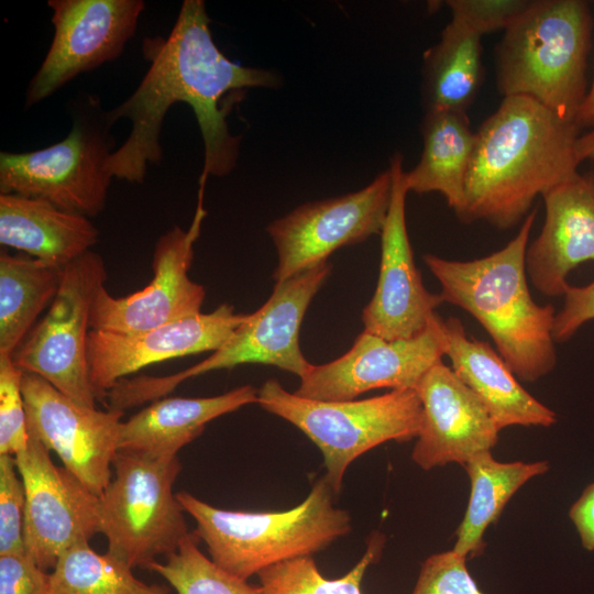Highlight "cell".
Wrapping results in <instances>:
<instances>
[{
  "instance_id": "6da1fadb",
  "label": "cell",
  "mask_w": 594,
  "mask_h": 594,
  "mask_svg": "<svg viewBox=\"0 0 594 594\" xmlns=\"http://www.w3.org/2000/svg\"><path fill=\"white\" fill-rule=\"evenodd\" d=\"M142 53L150 62L146 74L130 97L107 111L113 124L122 118L132 122L129 136L109 158L108 172L143 183L148 165L162 161L160 136L168 109L184 102L193 109L204 140L199 185L209 176L228 175L237 164L241 138L229 132L230 108L221 101L248 88H275L280 84L277 74L230 61L213 42L202 0L183 1L170 33L144 37Z\"/></svg>"
},
{
  "instance_id": "7a4b0ae2",
  "label": "cell",
  "mask_w": 594,
  "mask_h": 594,
  "mask_svg": "<svg viewBox=\"0 0 594 594\" xmlns=\"http://www.w3.org/2000/svg\"><path fill=\"white\" fill-rule=\"evenodd\" d=\"M463 204L464 223L507 230L524 221L534 200L579 170L581 128L527 96L504 97L475 132Z\"/></svg>"
},
{
  "instance_id": "3957f363",
  "label": "cell",
  "mask_w": 594,
  "mask_h": 594,
  "mask_svg": "<svg viewBox=\"0 0 594 594\" xmlns=\"http://www.w3.org/2000/svg\"><path fill=\"white\" fill-rule=\"evenodd\" d=\"M536 216L532 209L515 238L487 256L455 261L424 255L443 301L476 319L516 377L525 382L546 376L557 364V311L551 304L536 302L527 283L525 258Z\"/></svg>"
},
{
  "instance_id": "277c9868",
  "label": "cell",
  "mask_w": 594,
  "mask_h": 594,
  "mask_svg": "<svg viewBox=\"0 0 594 594\" xmlns=\"http://www.w3.org/2000/svg\"><path fill=\"white\" fill-rule=\"evenodd\" d=\"M592 32L587 1L532 0L496 47L499 94L531 97L575 122L588 88Z\"/></svg>"
},
{
  "instance_id": "5b68a950",
  "label": "cell",
  "mask_w": 594,
  "mask_h": 594,
  "mask_svg": "<svg viewBox=\"0 0 594 594\" xmlns=\"http://www.w3.org/2000/svg\"><path fill=\"white\" fill-rule=\"evenodd\" d=\"M336 495L326 476L299 505L284 512L228 510L185 491L176 494L210 559L243 580L279 562L311 557L349 534L350 514L334 506Z\"/></svg>"
},
{
  "instance_id": "8992f818",
  "label": "cell",
  "mask_w": 594,
  "mask_h": 594,
  "mask_svg": "<svg viewBox=\"0 0 594 594\" xmlns=\"http://www.w3.org/2000/svg\"><path fill=\"white\" fill-rule=\"evenodd\" d=\"M331 271L332 265L326 262L276 282L263 306L249 314L246 320L207 359L172 375L123 378L109 391L108 407L124 411L162 398L186 380L242 364L275 366L302 377L311 364L300 349V326L311 300Z\"/></svg>"
},
{
  "instance_id": "52a82bcc",
  "label": "cell",
  "mask_w": 594,
  "mask_h": 594,
  "mask_svg": "<svg viewBox=\"0 0 594 594\" xmlns=\"http://www.w3.org/2000/svg\"><path fill=\"white\" fill-rule=\"evenodd\" d=\"M73 125L47 147L0 153V194H16L92 218L106 206L112 175L107 165L116 151L107 111L97 96L82 92L72 101Z\"/></svg>"
},
{
  "instance_id": "ba28073f",
  "label": "cell",
  "mask_w": 594,
  "mask_h": 594,
  "mask_svg": "<svg viewBox=\"0 0 594 594\" xmlns=\"http://www.w3.org/2000/svg\"><path fill=\"white\" fill-rule=\"evenodd\" d=\"M257 404L305 433L320 450L326 477L338 494L348 466L387 441H409L421 428L422 406L416 389L341 402H324L287 392L274 378L257 391Z\"/></svg>"
},
{
  "instance_id": "9c48e42d",
  "label": "cell",
  "mask_w": 594,
  "mask_h": 594,
  "mask_svg": "<svg viewBox=\"0 0 594 594\" xmlns=\"http://www.w3.org/2000/svg\"><path fill=\"white\" fill-rule=\"evenodd\" d=\"M112 466V479L99 496L107 552L132 569L148 570L190 534L185 510L173 493L180 462L177 457L119 449Z\"/></svg>"
},
{
  "instance_id": "30bf717a",
  "label": "cell",
  "mask_w": 594,
  "mask_h": 594,
  "mask_svg": "<svg viewBox=\"0 0 594 594\" xmlns=\"http://www.w3.org/2000/svg\"><path fill=\"white\" fill-rule=\"evenodd\" d=\"M102 257L88 251L64 266L47 314L12 355L23 372L41 376L75 402L96 407L88 367L91 306L105 285Z\"/></svg>"
},
{
  "instance_id": "8fae6325",
  "label": "cell",
  "mask_w": 594,
  "mask_h": 594,
  "mask_svg": "<svg viewBox=\"0 0 594 594\" xmlns=\"http://www.w3.org/2000/svg\"><path fill=\"white\" fill-rule=\"evenodd\" d=\"M392 185L388 168L360 190L304 204L272 221L266 230L277 251L273 279L282 282L328 262L340 248L381 234Z\"/></svg>"
},
{
  "instance_id": "7c38bea8",
  "label": "cell",
  "mask_w": 594,
  "mask_h": 594,
  "mask_svg": "<svg viewBox=\"0 0 594 594\" xmlns=\"http://www.w3.org/2000/svg\"><path fill=\"white\" fill-rule=\"evenodd\" d=\"M204 191L205 185H199L198 204L189 228L174 226L156 241L150 284L118 298L111 296L105 285L100 287L91 306L90 330L133 334L201 312L206 290L191 280L188 272L207 215L202 206Z\"/></svg>"
},
{
  "instance_id": "4fadbf2b",
  "label": "cell",
  "mask_w": 594,
  "mask_h": 594,
  "mask_svg": "<svg viewBox=\"0 0 594 594\" xmlns=\"http://www.w3.org/2000/svg\"><path fill=\"white\" fill-rule=\"evenodd\" d=\"M444 320L436 312L428 327L409 339L387 340L364 331L349 351L300 377L295 394L316 400L355 399L376 388L417 389L446 353Z\"/></svg>"
},
{
  "instance_id": "5bb4252c",
  "label": "cell",
  "mask_w": 594,
  "mask_h": 594,
  "mask_svg": "<svg viewBox=\"0 0 594 594\" xmlns=\"http://www.w3.org/2000/svg\"><path fill=\"white\" fill-rule=\"evenodd\" d=\"M22 394L28 433L54 451L68 472L100 496L113 475L123 411L81 405L26 372Z\"/></svg>"
},
{
  "instance_id": "9a60e30c",
  "label": "cell",
  "mask_w": 594,
  "mask_h": 594,
  "mask_svg": "<svg viewBox=\"0 0 594 594\" xmlns=\"http://www.w3.org/2000/svg\"><path fill=\"white\" fill-rule=\"evenodd\" d=\"M25 490L24 548L43 570L75 544L100 532V499L29 435L28 448L15 457Z\"/></svg>"
},
{
  "instance_id": "2e32d148",
  "label": "cell",
  "mask_w": 594,
  "mask_h": 594,
  "mask_svg": "<svg viewBox=\"0 0 594 594\" xmlns=\"http://www.w3.org/2000/svg\"><path fill=\"white\" fill-rule=\"evenodd\" d=\"M54 36L30 80L25 108L65 86L78 75L118 58L133 36L142 0H48Z\"/></svg>"
},
{
  "instance_id": "e0dca14e",
  "label": "cell",
  "mask_w": 594,
  "mask_h": 594,
  "mask_svg": "<svg viewBox=\"0 0 594 594\" xmlns=\"http://www.w3.org/2000/svg\"><path fill=\"white\" fill-rule=\"evenodd\" d=\"M393 185L385 223L381 232V263L376 288L364 307V331L387 340L409 339L422 332L436 309L443 304L440 294L430 293L418 271L406 224V196L403 155L392 157Z\"/></svg>"
},
{
  "instance_id": "ac0fdd59",
  "label": "cell",
  "mask_w": 594,
  "mask_h": 594,
  "mask_svg": "<svg viewBox=\"0 0 594 594\" xmlns=\"http://www.w3.org/2000/svg\"><path fill=\"white\" fill-rule=\"evenodd\" d=\"M248 316L235 312L230 304H221L211 312H200L145 332L90 330L88 367L97 400L107 406V395L119 381L151 364L215 352Z\"/></svg>"
},
{
  "instance_id": "d6986e66",
  "label": "cell",
  "mask_w": 594,
  "mask_h": 594,
  "mask_svg": "<svg viewBox=\"0 0 594 594\" xmlns=\"http://www.w3.org/2000/svg\"><path fill=\"white\" fill-rule=\"evenodd\" d=\"M416 391L422 421L411 459L419 468L464 465L495 447L499 428L481 399L442 360L426 373Z\"/></svg>"
},
{
  "instance_id": "ffe728a7",
  "label": "cell",
  "mask_w": 594,
  "mask_h": 594,
  "mask_svg": "<svg viewBox=\"0 0 594 594\" xmlns=\"http://www.w3.org/2000/svg\"><path fill=\"white\" fill-rule=\"evenodd\" d=\"M546 216L528 244L526 272L544 296H563L569 274L594 262V172L580 173L542 195Z\"/></svg>"
},
{
  "instance_id": "44dd1931",
  "label": "cell",
  "mask_w": 594,
  "mask_h": 594,
  "mask_svg": "<svg viewBox=\"0 0 594 594\" xmlns=\"http://www.w3.org/2000/svg\"><path fill=\"white\" fill-rule=\"evenodd\" d=\"M446 353L454 374L481 399L499 430L551 427L556 413L529 394L488 343L469 337L459 318L444 320Z\"/></svg>"
},
{
  "instance_id": "7402d4cb",
  "label": "cell",
  "mask_w": 594,
  "mask_h": 594,
  "mask_svg": "<svg viewBox=\"0 0 594 594\" xmlns=\"http://www.w3.org/2000/svg\"><path fill=\"white\" fill-rule=\"evenodd\" d=\"M253 403H257V389L251 385L212 397L160 398L122 422L119 449L177 457L208 422Z\"/></svg>"
},
{
  "instance_id": "603a6c76",
  "label": "cell",
  "mask_w": 594,
  "mask_h": 594,
  "mask_svg": "<svg viewBox=\"0 0 594 594\" xmlns=\"http://www.w3.org/2000/svg\"><path fill=\"white\" fill-rule=\"evenodd\" d=\"M89 218L16 194H0V243L64 267L97 243Z\"/></svg>"
},
{
  "instance_id": "cb8c5ba5",
  "label": "cell",
  "mask_w": 594,
  "mask_h": 594,
  "mask_svg": "<svg viewBox=\"0 0 594 594\" xmlns=\"http://www.w3.org/2000/svg\"><path fill=\"white\" fill-rule=\"evenodd\" d=\"M421 134L420 160L405 172L408 193H439L457 213L463 204L476 134L466 113L452 111H427Z\"/></svg>"
},
{
  "instance_id": "d4e9b609",
  "label": "cell",
  "mask_w": 594,
  "mask_h": 594,
  "mask_svg": "<svg viewBox=\"0 0 594 594\" xmlns=\"http://www.w3.org/2000/svg\"><path fill=\"white\" fill-rule=\"evenodd\" d=\"M481 37L451 20L440 41L424 53L426 112H468L484 77Z\"/></svg>"
},
{
  "instance_id": "484cf974",
  "label": "cell",
  "mask_w": 594,
  "mask_h": 594,
  "mask_svg": "<svg viewBox=\"0 0 594 594\" xmlns=\"http://www.w3.org/2000/svg\"><path fill=\"white\" fill-rule=\"evenodd\" d=\"M463 468L470 477L471 493L452 549L461 556L474 558L484 551L487 527L498 519L506 504L524 484L549 470V463L499 462L491 452H484L472 458Z\"/></svg>"
},
{
  "instance_id": "4316f807",
  "label": "cell",
  "mask_w": 594,
  "mask_h": 594,
  "mask_svg": "<svg viewBox=\"0 0 594 594\" xmlns=\"http://www.w3.org/2000/svg\"><path fill=\"white\" fill-rule=\"evenodd\" d=\"M64 267L0 252V355L12 356L53 301Z\"/></svg>"
},
{
  "instance_id": "83f0119b",
  "label": "cell",
  "mask_w": 594,
  "mask_h": 594,
  "mask_svg": "<svg viewBox=\"0 0 594 594\" xmlns=\"http://www.w3.org/2000/svg\"><path fill=\"white\" fill-rule=\"evenodd\" d=\"M51 594H170L167 587L146 584L132 568L82 542L67 549L51 572Z\"/></svg>"
},
{
  "instance_id": "f1b7e54d",
  "label": "cell",
  "mask_w": 594,
  "mask_h": 594,
  "mask_svg": "<svg viewBox=\"0 0 594 594\" xmlns=\"http://www.w3.org/2000/svg\"><path fill=\"white\" fill-rule=\"evenodd\" d=\"M383 544V535L373 536L360 561L338 579L324 578L312 557L279 562L257 574L258 594H362L363 576L381 554Z\"/></svg>"
},
{
  "instance_id": "f546056e",
  "label": "cell",
  "mask_w": 594,
  "mask_h": 594,
  "mask_svg": "<svg viewBox=\"0 0 594 594\" xmlns=\"http://www.w3.org/2000/svg\"><path fill=\"white\" fill-rule=\"evenodd\" d=\"M198 537L191 532L178 549L156 561L150 571L165 579L177 594H258V586L248 583L218 566L198 548Z\"/></svg>"
},
{
  "instance_id": "4dcf8cb0",
  "label": "cell",
  "mask_w": 594,
  "mask_h": 594,
  "mask_svg": "<svg viewBox=\"0 0 594 594\" xmlns=\"http://www.w3.org/2000/svg\"><path fill=\"white\" fill-rule=\"evenodd\" d=\"M22 375L12 356L0 355V454L15 457L29 444Z\"/></svg>"
},
{
  "instance_id": "1f68e13d",
  "label": "cell",
  "mask_w": 594,
  "mask_h": 594,
  "mask_svg": "<svg viewBox=\"0 0 594 594\" xmlns=\"http://www.w3.org/2000/svg\"><path fill=\"white\" fill-rule=\"evenodd\" d=\"M13 455L0 454V554L25 552V490Z\"/></svg>"
},
{
  "instance_id": "d6a6232c",
  "label": "cell",
  "mask_w": 594,
  "mask_h": 594,
  "mask_svg": "<svg viewBox=\"0 0 594 594\" xmlns=\"http://www.w3.org/2000/svg\"><path fill=\"white\" fill-rule=\"evenodd\" d=\"M411 594H485L466 566V557L453 549L435 553L421 565Z\"/></svg>"
},
{
  "instance_id": "836d02e7",
  "label": "cell",
  "mask_w": 594,
  "mask_h": 594,
  "mask_svg": "<svg viewBox=\"0 0 594 594\" xmlns=\"http://www.w3.org/2000/svg\"><path fill=\"white\" fill-rule=\"evenodd\" d=\"M532 0H448L453 21L475 34H484L512 26L528 9Z\"/></svg>"
},
{
  "instance_id": "e575fe53",
  "label": "cell",
  "mask_w": 594,
  "mask_h": 594,
  "mask_svg": "<svg viewBox=\"0 0 594 594\" xmlns=\"http://www.w3.org/2000/svg\"><path fill=\"white\" fill-rule=\"evenodd\" d=\"M0 594H51V572L26 552L0 554Z\"/></svg>"
},
{
  "instance_id": "d590c367",
  "label": "cell",
  "mask_w": 594,
  "mask_h": 594,
  "mask_svg": "<svg viewBox=\"0 0 594 594\" xmlns=\"http://www.w3.org/2000/svg\"><path fill=\"white\" fill-rule=\"evenodd\" d=\"M563 298L553 323L556 343L568 341L586 322L594 320V279L585 286L570 285Z\"/></svg>"
},
{
  "instance_id": "8d00e7d4",
  "label": "cell",
  "mask_w": 594,
  "mask_h": 594,
  "mask_svg": "<svg viewBox=\"0 0 594 594\" xmlns=\"http://www.w3.org/2000/svg\"><path fill=\"white\" fill-rule=\"evenodd\" d=\"M569 516L579 532L582 546L586 550H594V483L586 486L571 506Z\"/></svg>"
},
{
  "instance_id": "74e56055",
  "label": "cell",
  "mask_w": 594,
  "mask_h": 594,
  "mask_svg": "<svg viewBox=\"0 0 594 594\" xmlns=\"http://www.w3.org/2000/svg\"><path fill=\"white\" fill-rule=\"evenodd\" d=\"M575 122L581 129L592 128L594 125V75L578 111Z\"/></svg>"
},
{
  "instance_id": "f35d334b",
  "label": "cell",
  "mask_w": 594,
  "mask_h": 594,
  "mask_svg": "<svg viewBox=\"0 0 594 594\" xmlns=\"http://www.w3.org/2000/svg\"><path fill=\"white\" fill-rule=\"evenodd\" d=\"M576 151L580 163L594 160V125L586 133L580 135Z\"/></svg>"
}]
</instances>
